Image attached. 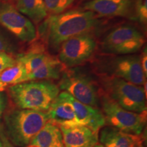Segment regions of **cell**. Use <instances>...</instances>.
<instances>
[{
    "label": "cell",
    "mask_w": 147,
    "mask_h": 147,
    "mask_svg": "<svg viewBox=\"0 0 147 147\" xmlns=\"http://www.w3.org/2000/svg\"><path fill=\"white\" fill-rule=\"evenodd\" d=\"M100 24L91 11L74 9L49 16L40 24L39 33L51 49L58 50L64 41L77 35L93 32Z\"/></svg>",
    "instance_id": "cell-1"
},
{
    "label": "cell",
    "mask_w": 147,
    "mask_h": 147,
    "mask_svg": "<svg viewBox=\"0 0 147 147\" xmlns=\"http://www.w3.org/2000/svg\"><path fill=\"white\" fill-rule=\"evenodd\" d=\"M8 92L17 108L47 112L60 89L51 80H32L9 86Z\"/></svg>",
    "instance_id": "cell-2"
},
{
    "label": "cell",
    "mask_w": 147,
    "mask_h": 147,
    "mask_svg": "<svg viewBox=\"0 0 147 147\" xmlns=\"http://www.w3.org/2000/svg\"><path fill=\"white\" fill-rule=\"evenodd\" d=\"M48 123L46 112L13 109L4 116L7 138L17 146H27Z\"/></svg>",
    "instance_id": "cell-3"
},
{
    "label": "cell",
    "mask_w": 147,
    "mask_h": 147,
    "mask_svg": "<svg viewBox=\"0 0 147 147\" xmlns=\"http://www.w3.org/2000/svg\"><path fill=\"white\" fill-rule=\"evenodd\" d=\"M106 95L121 108L134 113L146 111V93L143 86H139L115 76L102 79Z\"/></svg>",
    "instance_id": "cell-4"
},
{
    "label": "cell",
    "mask_w": 147,
    "mask_h": 147,
    "mask_svg": "<svg viewBox=\"0 0 147 147\" xmlns=\"http://www.w3.org/2000/svg\"><path fill=\"white\" fill-rule=\"evenodd\" d=\"M106 123L126 133L140 135L146 122V111L134 113L121 108L108 95L101 99Z\"/></svg>",
    "instance_id": "cell-5"
},
{
    "label": "cell",
    "mask_w": 147,
    "mask_h": 147,
    "mask_svg": "<svg viewBox=\"0 0 147 147\" xmlns=\"http://www.w3.org/2000/svg\"><path fill=\"white\" fill-rule=\"evenodd\" d=\"M145 43L144 35L135 27L123 25L112 29L102 41L105 53L126 55L137 53Z\"/></svg>",
    "instance_id": "cell-6"
},
{
    "label": "cell",
    "mask_w": 147,
    "mask_h": 147,
    "mask_svg": "<svg viewBox=\"0 0 147 147\" xmlns=\"http://www.w3.org/2000/svg\"><path fill=\"white\" fill-rule=\"evenodd\" d=\"M97 46L93 32L77 35L61 43L58 49V59L65 67L81 65L94 54Z\"/></svg>",
    "instance_id": "cell-7"
},
{
    "label": "cell",
    "mask_w": 147,
    "mask_h": 147,
    "mask_svg": "<svg viewBox=\"0 0 147 147\" xmlns=\"http://www.w3.org/2000/svg\"><path fill=\"white\" fill-rule=\"evenodd\" d=\"M78 102L95 107L99 95L95 84L89 76L75 69L64 70L58 85Z\"/></svg>",
    "instance_id": "cell-8"
},
{
    "label": "cell",
    "mask_w": 147,
    "mask_h": 147,
    "mask_svg": "<svg viewBox=\"0 0 147 147\" xmlns=\"http://www.w3.org/2000/svg\"><path fill=\"white\" fill-rule=\"evenodd\" d=\"M0 25L24 42H32L37 37L34 23L13 4L0 1Z\"/></svg>",
    "instance_id": "cell-9"
},
{
    "label": "cell",
    "mask_w": 147,
    "mask_h": 147,
    "mask_svg": "<svg viewBox=\"0 0 147 147\" xmlns=\"http://www.w3.org/2000/svg\"><path fill=\"white\" fill-rule=\"evenodd\" d=\"M108 71L117 77L139 86L146 83L138 55H126L111 59L108 63Z\"/></svg>",
    "instance_id": "cell-10"
},
{
    "label": "cell",
    "mask_w": 147,
    "mask_h": 147,
    "mask_svg": "<svg viewBox=\"0 0 147 147\" xmlns=\"http://www.w3.org/2000/svg\"><path fill=\"white\" fill-rule=\"evenodd\" d=\"M82 9L104 17H127L136 20L134 0H90Z\"/></svg>",
    "instance_id": "cell-11"
},
{
    "label": "cell",
    "mask_w": 147,
    "mask_h": 147,
    "mask_svg": "<svg viewBox=\"0 0 147 147\" xmlns=\"http://www.w3.org/2000/svg\"><path fill=\"white\" fill-rule=\"evenodd\" d=\"M48 123L59 127H72L78 125L72 104L65 91L59 93L46 112Z\"/></svg>",
    "instance_id": "cell-12"
},
{
    "label": "cell",
    "mask_w": 147,
    "mask_h": 147,
    "mask_svg": "<svg viewBox=\"0 0 147 147\" xmlns=\"http://www.w3.org/2000/svg\"><path fill=\"white\" fill-rule=\"evenodd\" d=\"M16 61L24 66L29 74L45 67L58 59L46 50L42 44L36 42L26 51L16 57Z\"/></svg>",
    "instance_id": "cell-13"
},
{
    "label": "cell",
    "mask_w": 147,
    "mask_h": 147,
    "mask_svg": "<svg viewBox=\"0 0 147 147\" xmlns=\"http://www.w3.org/2000/svg\"><path fill=\"white\" fill-rule=\"evenodd\" d=\"M64 147H93L98 144V132L82 125L59 127Z\"/></svg>",
    "instance_id": "cell-14"
},
{
    "label": "cell",
    "mask_w": 147,
    "mask_h": 147,
    "mask_svg": "<svg viewBox=\"0 0 147 147\" xmlns=\"http://www.w3.org/2000/svg\"><path fill=\"white\" fill-rule=\"evenodd\" d=\"M68 98L72 104L78 125L85 126L93 131L99 132L105 125V119L102 112L93 106L78 102L68 93Z\"/></svg>",
    "instance_id": "cell-15"
},
{
    "label": "cell",
    "mask_w": 147,
    "mask_h": 147,
    "mask_svg": "<svg viewBox=\"0 0 147 147\" xmlns=\"http://www.w3.org/2000/svg\"><path fill=\"white\" fill-rule=\"evenodd\" d=\"M100 141L104 147H136L142 144L144 140L141 134L126 133L110 126L102 129Z\"/></svg>",
    "instance_id": "cell-16"
},
{
    "label": "cell",
    "mask_w": 147,
    "mask_h": 147,
    "mask_svg": "<svg viewBox=\"0 0 147 147\" xmlns=\"http://www.w3.org/2000/svg\"><path fill=\"white\" fill-rule=\"evenodd\" d=\"M27 147H64L59 127L47 123Z\"/></svg>",
    "instance_id": "cell-17"
},
{
    "label": "cell",
    "mask_w": 147,
    "mask_h": 147,
    "mask_svg": "<svg viewBox=\"0 0 147 147\" xmlns=\"http://www.w3.org/2000/svg\"><path fill=\"white\" fill-rule=\"evenodd\" d=\"M15 6L34 23L40 24L48 16L44 0H16Z\"/></svg>",
    "instance_id": "cell-18"
},
{
    "label": "cell",
    "mask_w": 147,
    "mask_h": 147,
    "mask_svg": "<svg viewBox=\"0 0 147 147\" xmlns=\"http://www.w3.org/2000/svg\"><path fill=\"white\" fill-rule=\"evenodd\" d=\"M0 81L8 87L28 82V73L24 66L17 62L16 65L0 74Z\"/></svg>",
    "instance_id": "cell-19"
},
{
    "label": "cell",
    "mask_w": 147,
    "mask_h": 147,
    "mask_svg": "<svg viewBox=\"0 0 147 147\" xmlns=\"http://www.w3.org/2000/svg\"><path fill=\"white\" fill-rule=\"evenodd\" d=\"M76 0H44L48 14L56 15L65 12Z\"/></svg>",
    "instance_id": "cell-20"
},
{
    "label": "cell",
    "mask_w": 147,
    "mask_h": 147,
    "mask_svg": "<svg viewBox=\"0 0 147 147\" xmlns=\"http://www.w3.org/2000/svg\"><path fill=\"white\" fill-rule=\"evenodd\" d=\"M136 20L143 25L147 23V0H134Z\"/></svg>",
    "instance_id": "cell-21"
},
{
    "label": "cell",
    "mask_w": 147,
    "mask_h": 147,
    "mask_svg": "<svg viewBox=\"0 0 147 147\" xmlns=\"http://www.w3.org/2000/svg\"><path fill=\"white\" fill-rule=\"evenodd\" d=\"M16 59L12 53L0 51V74L16 65Z\"/></svg>",
    "instance_id": "cell-22"
},
{
    "label": "cell",
    "mask_w": 147,
    "mask_h": 147,
    "mask_svg": "<svg viewBox=\"0 0 147 147\" xmlns=\"http://www.w3.org/2000/svg\"><path fill=\"white\" fill-rule=\"evenodd\" d=\"M15 49L12 42L0 31V51L12 53Z\"/></svg>",
    "instance_id": "cell-23"
},
{
    "label": "cell",
    "mask_w": 147,
    "mask_h": 147,
    "mask_svg": "<svg viewBox=\"0 0 147 147\" xmlns=\"http://www.w3.org/2000/svg\"><path fill=\"white\" fill-rule=\"evenodd\" d=\"M140 63H141V67H142V71L144 72L145 76H147V53H146V47L143 49V51L142 53V55L141 57H140Z\"/></svg>",
    "instance_id": "cell-24"
},
{
    "label": "cell",
    "mask_w": 147,
    "mask_h": 147,
    "mask_svg": "<svg viewBox=\"0 0 147 147\" xmlns=\"http://www.w3.org/2000/svg\"><path fill=\"white\" fill-rule=\"evenodd\" d=\"M6 106V97L3 92H0V119Z\"/></svg>",
    "instance_id": "cell-25"
},
{
    "label": "cell",
    "mask_w": 147,
    "mask_h": 147,
    "mask_svg": "<svg viewBox=\"0 0 147 147\" xmlns=\"http://www.w3.org/2000/svg\"><path fill=\"white\" fill-rule=\"evenodd\" d=\"M0 140L1 142L2 147H14L2 131H0Z\"/></svg>",
    "instance_id": "cell-26"
},
{
    "label": "cell",
    "mask_w": 147,
    "mask_h": 147,
    "mask_svg": "<svg viewBox=\"0 0 147 147\" xmlns=\"http://www.w3.org/2000/svg\"><path fill=\"white\" fill-rule=\"evenodd\" d=\"M7 87H8V86L0 81V92H3L7 89Z\"/></svg>",
    "instance_id": "cell-27"
},
{
    "label": "cell",
    "mask_w": 147,
    "mask_h": 147,
    "mask_svg": "<svg viewBox=\"0 0 147 147\" xmlns=\"http://www.w3.org/2000/svg\"><path fill=\"white\" fill-rule=\"evenodd\" d=\"M0 1H5V2H8L11 3V4H13L15 5L16 0H0Z\"/></svg>",
    "instance_id": "cell-28"
},
{
    "label": "cell",
    "mask_w": 147,
    "mask_h": 147,
    "mask_svg": "<svg viewBox=\"0 0 147 147\" xmlns=\"http://www.w3.org/2000/svg\"><path fill=\"white\" fill-rule=\"evenodd\" d=\"M93 147H104V146H103V145L102 144H97L95 146Z\"/></svg>",
    "instance_id": "cell-29"
},
{
    "label": "cell",
    "mask_w": 147,
    "mask_h": 147,
    "mask_svg": "<svg viewBox=\"0 0 147 147\" xmlns=\"http://www.w3.org/2000/svg\"><path fill=\"white\" fill-rule=\"evenodd\" d=\"M136 147H144V146H143V144H140V145H138V146H136Z\"/></svg>",
    "instance_id": "cell-30"
},
{
    "label": "cell",
    "mask_w": 147,
    "mask_h": 147,
    "mask_svg": "<svg viewBox=\"0 0 147 147\" xmlns=\"http://www.w3.org/2000/svg\"><path fill=\"white\" fill-rule=\"evenodd\" d=\"M0 147H2V144H1V140H0Z\"/></svg>",
    "instance_id": "cell-31"
}]
</instances>
